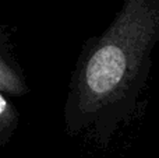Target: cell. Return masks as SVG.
Wrapping results in <instances>:
<instances>
[{
  "label": "cell",
  "instance_id": "cell-2",
  "mask_svg": "<svg viewBox=\"0 0 159 158\" xmlns=\"http://www.w3.org/2000/svg\"><path fill=\"white\" fill-rule=\"evenodd\" d=\"M30 92L22 67L11 52L8 35L3 31L0 35V94L7 97H22Z\"/></svg>",
  "mask_w": 159,
  "mask_h": 158
},
{
  "label": "cell",
  "instance_id": "cell-3",
  "mask_svg": "<svg viewBox=\"0 0 159 158\" xmlns=\"http://www.w3.org/2000/svg\"><path fill=\"white\" fill-rule=\"evenodd\" d=\"M20 123V112L6 94H0V147H6Z\"/></svg>",
  "mask_w": 159,
  "mask_h": 158
},
{
  "label": "cell",
  "instance_id": "cell-1",
  "mask_svg": "<svg viewBox=\"0 0 159 158\" xmlns=\"http://www.w3.org/2000/svg\"><path fill=\"white\" fill-rule=\"evenodd\" d=\"M159 42V0H123L107 28L84 42L67 87L64 130L106 147L131 118Z\"/></svg>",
  "mask_w": 159,
  "mask_h": 158
}]
</instances>
